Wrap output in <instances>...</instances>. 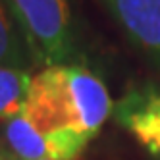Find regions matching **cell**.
I'll list each match as a JSON object with an SVG mask.
<instances>
[{"instance_id": "ba28073f", "label": "cell", "mask_w": 160, "mask_h": 160, "mask_svg": "<svg viewBox=\"0 0 160 160\" xmlns=\"http://www.w3.org/2000/svg\"><path fill=\"white\" fill-rule=\"evenodd\" d=\"M0 156H2L4 160H19V158H16V156H10V154H6V152H2V151H0Z\"/></svg>"}, {"instance_id": "8992f818", "label": "cell", "mask_w": 160, "mask_h": 160, "mask_svg": "<svg viewBox=\"0 0 160 160\" xmlns=\"http://www.w3.org/2000/svg\"><path fill=\"white\" fill-rule=\"evenodd\" d=\"M31 79L25 70L0 64V122L16 118L25 110Z\"/></svg>"}, {"instance_id": "5b68a950", "label": "cell", "mask_w": 160, "mask_h": 160, "mask_svg": "<svg viewBox=\"0 0 160 160\" xmlns=\"http://www.w3.org/2000/svg\"><path fill=\"white\" fill-rule=\"evenodd\" d=\"M0 135L6 145V154L19 160H54L50 145L47 139L33 128L23 116V112L16 118H10L0 125Z\"/></svg>"}, {"instance_id": "277c9868", "label": "cell", "mask_w": 160, "mask_h": 160, "mask_svg": "<svg viewBox=\"0 0 160 160\" xmlns=\"http://www.w3.org/2000/svg\"><path fill=\"white\" fill-rule=\"evenodd\" d=\"M128 41L160 68V0H102Z\"/></svg>"}, {"instance_id": "6da1fadb", "label": "cell", "mask_w": 160, "mask_h": 160, "mask_svg": "<svg viewBox=\"0 0 160 160\" xmlns=\"http://www.w3.org/2000/svg\"><path fill=\"white\" fill-rule=\"evenodd\" d=\"M112 110L104 81L89 68L68 62L33 75L23 116L47 139L54 160H77Z\"/></svg>"}, {"instance_id": "7a4b0ae2", "label": "cell", "mask_w": 160, "mask_h": 160, "mask_svg": "<svg viewBox=\"0 0 160 160\" xmlns=\"http://www.w3.org/2000/svg\"><path fill=\"white\" fill-rule=\"evenodd\" d=\"M8 6L33 62L42 68L72 62L75 35L68 0H8Z\"/></svg>"}, {"instance_id": "3957f363", "label": "cell", "mask_w": 160, "mask_h": 160, "mask_svg": "<svg viewBox=\"0 0 160 160\" xmlns=\"http://www.w3.org/2000/svg\"><path fill=\"white\" fill-rule=\"evenodd\" d=\"M112 116L147 154L160 160V83L131 85L116 100Z\"/></svg>"}, {"instance_id": "52a82bcc", "label": "cell", "mask_w": 160, "mask_h": 160, "mask_svg": "<svg viewBox=\"0 0 160 160\" xmlns=\"http://www.w3.org/2000/svg\"><path fill=\"white\" fill-rule=\"evenodd\" d=\"M31 54L25 44H21V37L14 29L12 21L6 16L4 6L0 2V64L25 70L31 64Z\"/></svg>"}, {"instance_id": "9c48e42d", "label": "cell", "mask_w": 160, "mask_h": 160, "mask_svg": "<svg viewBox=\"0 0 160 160\" xmlns=\"http://www.w3.org/2000/svg\"><path fill=\"white\" fill-rule=\"evenodd\" d=\"M0 160H4V158H2V156H0Z\"/></svg>"}]
</instances>
